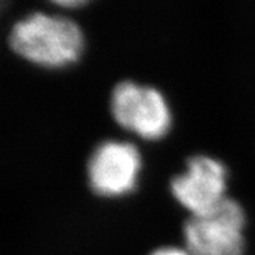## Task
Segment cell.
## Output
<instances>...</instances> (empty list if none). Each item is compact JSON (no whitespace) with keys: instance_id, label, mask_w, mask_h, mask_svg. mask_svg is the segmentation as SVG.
Listing matches in <instances>:
<instances>
[{"instance_id":"cell-3","label":"cell","mask_w":255,"mask_h":255,"mask_svg":"<svg viewBox=\"0 0 255 255\" xmlns=\"http://www.w3.org/2000/svg\"><path fill=\"white\" fill-rule=\"evenodd\" d=\"M111 112L120 127L144 139L161 138L171 124L169 110L160 93L130 81H123L115 86Z\"/></svg>"},{"instance_id":"cell-5","label":"cell","mask_w":255,"mask_h":255,"mask_svg":"<svg viewBox=\"0 0 255 255\" xmlns=\"http://www.w3.org/2000/svg\"><path fill=\"white\" fill-rule=\"evenodd\" d=\"M227 171L219 160L197 155L188 160V169L172 178V194L191 215L208 211L225 198Z\"/></svg>"},{"instance_id":"cell-7","label":"cell","mask_w":255,"mask_h":255,"mask_svg":"<svg viewBox=\"0 0 255 255\" xmlns=\"http://www.w3.org/2000/svg\"><path fill=\"white\" fill-rule=\"evenodd\" d=\"M55 4L60 5V7H81V5H84L85 1H81V0H72V1H56Z\"/></svg>"},{"instance_id":"cell-6","label":"cell","mask_w":255,"mask_h":255,"mask_svg":"<svg viewBox=\"0 0 255 255\" xmlns=\"http://www.w3.org/2000/svg\"><path fill=\"white\" fill-rule=\"evenodd\" d=\"M151 255H190L188 252H184L181 249L176 248H163L155 250Z\"/></svg>"},{"instance_id":"cell-1","label":"cell","mask_w":255,"mask_h":255,"mask_svg":"<svg viewBox=\"0 0 255 255\" xmlns=\"http://www.w3.org/2000/svg\"><path fill=\"white\" fill-rule=\"evenodd\" d=\"M9 46L31 63L60 68L77 60L84 47V37L69 18L35 12L13 25Z\"/></svg>"},{"instance_id":"cell-4","label":"cell","mask_w":255,"mask_h":255,"mask_svg":"<svg viewBox=\"0 0 255 255\" xmlns=\"http://www.w3.org/2000/svg\"><path fill=\"white\" fill-rule=\"evenodd\" d=\"M141 159L128 142L106 141L97 146L88 163L91 190L102 197L127 194L135 186Z\"/></svg>"},{"instance_id":"cell-2","label":"cell","mask_w":255,"mask_h":255,"mask_svg":"<svg viewBox=\"0 0 255 255\" xmlns=\"http://www.w3.org/2000/svg\"><path fill=\"white\" fill-rule=\"evenodd\" d=\"M245 214L235 199L225 197L208 211L191 215L184 225L190 255H244Z\"/></svg>"}]
</instances>
